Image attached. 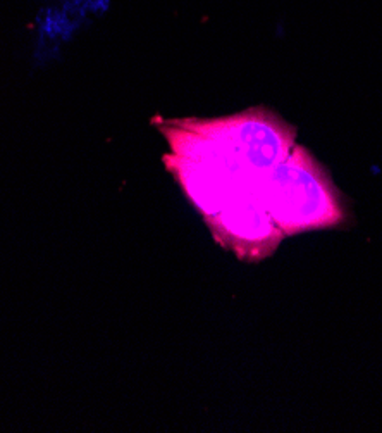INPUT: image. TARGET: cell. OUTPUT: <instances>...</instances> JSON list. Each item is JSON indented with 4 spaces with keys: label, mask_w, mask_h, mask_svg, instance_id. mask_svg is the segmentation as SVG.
Wrapping results in <instances>:
<instances>
[{
    "label": "cell",
    "mask_w": 382,
    "mask_h": 433,
    "mask_svg": "<svg viewBox=\"0 0 382 433\" xmlns=\"http://www.w3.org/2000/svg\"><path fill=\"white\" fill-rule=\"evenodd\" d=\"M262 199L284 237L344 221L339 192L324 168L300 145L274 168L262 189Z\"/></svg>",
    "instance_id": "cell-1"
}]
</instances>
